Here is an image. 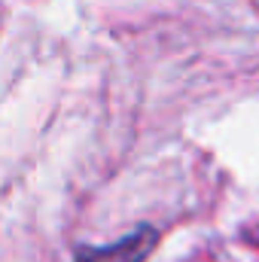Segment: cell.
Returning <instances> with one entry per match:
<instances>
[{
    "mask_svg": "<svg viewBox=\"0 0 259 262\" xmlns=\"http://www.w3.org/2000/svg\"><path fill=\"white\" fill-rule=\"evenodd\" d=\"M159 235L149 226H140L134 235L110 244V247H82L76 253V262H143L153 247H156Z\"/></svg>",
    "mask_w": 259,
    "mask_h": 262,
    "instance_id": "1",
    "label": "cell"
}]
</instances>
